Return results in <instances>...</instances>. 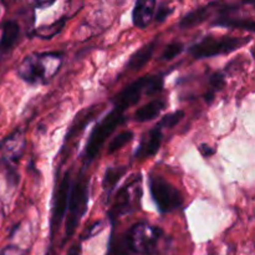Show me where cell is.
Listing matches in <instances>:
<instances>
[{"label":"cell","instance_id":"17","mask_svg":"<svg viewBox=\"0 0 255 255\" xmlns=\"http://www.w3.org/2000/svg\"><path fill=\"white\" fill-rule=\"evenodd\" d=\"M102 111L101 105H95V106L89 107V109H85L77 115V117L75 119L74 124L70 127L69 132H67L66 137H65V143L69 141H71L72 137H75L76 134H79L80 132H82V129L87 126L91 121H94L95 117Z\"/></svg>","mask_w":255,"mask_h":255},{"label":"cell","instance_id":"11","mask_svg":"<svg viewBox=\"0 0 255 255\" xmlns=\"http://www.w3.org/2000/svg\"><path fill=\"white\" fill-rule=\"evenodd\" d=\"M26 138L22 129L16 128L0 142V161L15 164L24 154Z\"/></svg>","mask_w":255,"mask_h":255},{"label":"cell","instance_id":"13","mask_svg":"<svg viewBox=\"0 0 255 255\" xmlns=\"http://www.w3.org/2000/svg\"><path fill=\"white\" fill-rule=\"evenodd\" d=\"M21 36V27L16 20H5L1 25L0 35V57L6 56L12 51Z\"/></svg>","mask_w":255,"mask_h":255},{"label":"cell","instance_id":"1","mask_svg":"<svg viewBox=\"0 0 255 255\" xmlns=\"http://www.w3.org/2000/svg\"><path fill=\"white\" fill-rule=\"evenodd\" d=\"M164 241L161 227L141 221L122 234L111 232L106 255H157Z\"/></svg>","mask_w":255,"mask_h":255},{"label":"cell","instance_id":"15","mask_svg":"<svg viewBox=\"0 0 255 255\" xmlns=\"http://www.w3.org/2000/svg\"><path fill=\"white\" fill-rule=\"evenodd\" d=\"M156 1H137L132 10V22L138 29H146L151 25L156 12Z\"/></svg>","mask_w":255,"mask_h":255},{"label":"cell","instance_id":"5","mask_svg":"<svg viewBox=\"0 0 255 255\" xmlns=\"http://www.w3.org/2000/svg\"><path fill=\"white\" fill-rule=\"evenodd\" d=\"M142 198V174L134 173L128 178V181L116 192L114 202L109 211L106 212V217L112 228L116 222L121 217L127 216L132 212L137 211L141 207Z\"/></svg>","mask_w":255,"mask_h":255},{"label":"cell","instance_id":"2","mask_svg":"<svg viewBox=\"0 0 255 255\" xmlns=\"http://www.w3.org/2000/svg\"><path fill=\"white\" fill-rule=\"evenodd\" d=\"M64 61V52H32L17 66V76L26 84L46 85L54 79Z\"/></svg>","mask_w":255,"mask_h":255},{"label":"cell","instance_id":"6","mask_svg":"<svg viewBox=\"0 0 255 255\" xmlns=\"http://www.w3.org/2000/svg\"><path fill=\"white\" fill-rule=\"evenodd\" d=\"M126 121L127 119L125 116V112L112 109L104 119L97 122L96 126L92 128L91 133H90L84 149V161L86 166L95 161L110 136Z\"/></svg>","mask_w":255,"mask_h":255},{"label":"cell","instance_id":"7","mask_svg":"<svg viewBox=\"0 0 255 255\" xmlns=\"http://www.w3.org/2000/svg\"><path fill=\"white\" fill-rule=\"evenodd\" d=\"M252 41V37H239V36H214L207 35L199 41L194 42L189 46L188 52L197 60L209 59V57L228 55L236 50L246 46Z\"/></svg>","mask_w":255,"mask_h":255},{"label":"cell","instance_id":"8","mask_svg":"<svg viewBox=\"0 0 255 255\" xmlns=\"http://www.w3.org/2000/svg\"><path fill=\"white\" fill-rule=\"evenodd\" d=\"M148 189L152 199L161 214H168L183 206L181 191L159 174H149Z\"/></svg>","mask_w":255,"mask_h":255},{"label":"cell","instance_id":"25","mask_svg":"<svg viewBox=\"0 0 255 255\" xmlns=\"http://www.w3.org/2000/svg\"><path fill=\"white\" fill-rule=\"evenodd\" d=\"M173 11H174V7L168 6L167 4H161L159 5L158 9L156 10V12H154L153 20H156L158 24H161V22L166 21V20L168 19L172 14H173Z\"/></svg>","mask_w":255,"mask_h":255},{"label":"cell","instance_id":"16","mask_svg":"<svg viewBox=\"0 0 255 255\" xmlns=\"http://www.w3.org/2000/svg\"><path fill=\"white\" fill-rule=\"evenodd\" d=\"M126 172L127 166H111L106 168L104 179H102V189H104L106 204L110 203V199H111V196L114 194L117 184L121 181L122 177L126 174Z\"/></svg>","mask_w":255,"mask_h":255},{"label":"cell","instance_id":"19","mask_svg":"<svg viewBox=\"0 0 255 255\" xmlns=\"http://www.w3.org/2000/svg\"><path fill=\"white\" fill-rule=\"evenodd\" d=\"M167 105H168V102L164 99H157L143 105L134 112V121L139 122V124L152 121L161 115V112L166 109Z\"/></svg>","mask_w":255,"mask_h":255},{"label":"cell","instance_id":"12","mask_svg":"<svg viewBox=\"0 0 255 255\" xmlns=\"http://www.w3.org/2000/svg\"><path fill=\"white\" fill-rule=\"evenodd\" d=\"M162 141H163V129L158 125H156L142 136L139 144L133 153V159L144 161V159L156 156L161 148Z\"/></svg>","mask_w":255,"mask_h":255},{"label":"cell","instance_id":"26","mask_svg":"<svg viewBox=\"0 0 255 255\" xmlns=\"http://www.w3.org/2000/svg\"><path fill=\"white\" fill-rule=\"evenodd\" d=\"M0 255H26V253L16 246H7L0 252Z\"/></svg>","mask_w":255,"mask_h":255},{"label":"cell","instance_id":"23","mask_svg":"<svg viewBox=\"0 0 255 255\" xmlns=\"http://www.w3.org/2000/svg\"><path fill=\"white\" fill-rule=\"evenodd\" d=\"M186 46H184L183 42L181 41H173V42H169L164 50L162 51L161 57L159 59L163 60V61H171V60L176 59L177 56L182 54L184 51Z\"/></svg>","mask_w":255,"mask_h":255},{"label":"cell","instance_id":"28","mask_svg":"<svg viewBox=\"0 0 255 255\" xmlns=\"http://www.w3.org/2000/svg\"><path fill=\"white\" fill-rule=\"evenodd\" d=\"M199 151L202 152V154H203L204 157H211L216 153V149L209 147L208 144H201V146H199Z\"/></svg>","mask_w":255,"mask_h":255},{"label":"cell","instance_id":"10","mask_svg":"<svg viewBox=\"0 0 255 255\" xmlns=\"http://www.w3.org/2000/svg\"><path fill=\"white\" fill-rule=\"evenodd\" d=\"M221 7L216 9L214 4V12H217V17L212 21V26L229 27V29H242L254 31L255 22L251 17L238 16L239 5L238 4H219Z\"/></svg>","mask_w":255,"mask_h":255},{"label":"cell","instance_id":"24","mask_svg":"<svg viewBox=\"0 0 255 255\" xmlns=\"http://www.w3.org/2000/svg\"><path fill=\"white\" fill-rule=\"evenodd\" d=\"M226 86V72L216 71L209 77V90L207 92H211L216 96L218 91H221Z\"/></svg>","mask_w":255,"mask_h":255},{"label":"cell","instance_id":"27","mask_svg":"<svg viewBox=\"0 0 255 255\" xmlns=\"http://www.w3.org/2000/svg\"><path fill=\"white\" fill-rule=\"evenodd\" d=\"M104 224H105L104 222H97V223H95L91 228L87 229V231H90V233L87 234V236H85L82 239H85V238L87 239V238H90V237H94L95 234L99 233V232H101L102 229H104Z\"/></svg>","mask_w":255,"mask_h":255},{"label":"cell","instance_id":"4","mask_svg":"<svg viewBox=\"0 0 255 255\" xmlns=\"http://www.w3.org/2000/svg\"><path fill=\"white\" fill-rule=\"evenodd\" d=\"M164 75L156 74L142 76L125 87L111 99L115 110L125 112L129 107L138 104L142 96H152L159 94L164 86Z\"/></svg>","mask_w":255,"mask_h":255},{"label":"cell","instance_id":"21","mask_svg":"<svg viewBox=\"0 0 255 255\" xmlns=\"http://www.w3.org/2000/svg\"><path fill=\"white\" fill-rule=\"evenodd\" d=\"M134 137V133L132 131H124L121 132V133L116 134V136L114 137V138L111 139V142H110L109 144V153H115L116 151H119V149H121L122 147H125L126 144H128L129 142L133 139Z\"/></svg>","mask_w":255,"mask_h":255},{"label":"cell","instance_id":"3","mask_svg":"<svg viewBox=\"0 0 255 255\" xmlns=\"http://www.w3.org/2000/svg\"><path fill=\"white\" fill-rule=\"evenodd\" d=\"M90 198V179L86 173V168H81L74 178H71L69 202L66 211V226H65L64 243L69 241L76 232L82 218L87 212Z\"/></svg>","mask_w":255,"mask_h":255},{"label":"cell","instance_id":"9","mask_svg":"<svg viewBox=\"0 0 255 255\" xmlns=\"http://www.w3.org/2000/svg\"><path fill=\"white\" fill-rule=\"evenodd\" d=\"M70 186H71V169H67L60 181L55 182L54 194L51 202V216H50V233L51 241L59 227L65 219L69 202Z\"/></svg>","mask_w":255,"mask_h":255},{"label":"cell","instance_id":"22","mask_svg":"<svg viewBox=\"0 0 255 255\" xmlns=\"http://www.w3.org/2000/svg\"><path fill=\"white\" fill-rule=\"evenodd\" d=\"M184 117V111L183 110H177V111L169 112V114H166L164 116H162V119L158 121V126L161 127L162 129H169L176 127L179 122L183 120Z\"/></svg>","mask_w":255,"mask_h":255},{"label":"cell","instance_id":"14","mask_svg":"<svg viewBox=\"0 0 255 255\" xmlns=\"http://www.w3.org/2000/svg\"><path fill=\"white\" fill-rule=\"evenodd\" d=\"M157 44H158V37H154L151 41L139 47L136 52L129 56L125 69L129 70V71H139L141 69H143L153 56Z\"/></svg>","mask_w":255,"mask_h":255},{"label":"cell","instance_id":"18","mask_svg":"<svg viewBox=\"0 0 255 255\" xmlns=\"http://www.w3.org/2000/svg\"><path fill=\"white\" fill-rule=\"evenodd\" d=\"M213 11L214 9H212V4L204 5V6H199L197 7V9L191 10V11L187 12V14L179 20L178 26L183 30H188L194 26H198L202 22L206 21L207 19H209V16H211Z\"/></svg>","mask_w":255,"mask_h":255},{"label":"cell","instance_id":"20","mask_svg":"<svg viewBox=\"0 0 255 255\" xmlns=\"http://www.w3.org/2000/svg\"><path fill=\"white\" fill-rule=\"evenodd\" d=\"M66 21H67V17H61V19L51 22V24L42 25V26L37 27V29L34 31V34L36 35L37 37H40V39H44V40L52 39V37L56 36L59 32H61V30L64 29Z\"/></svg>","mask_w":255,"mask_h":255},{"label":"cell","instance_id":"29","mask_svg":"<svg viewBox=\"0 0 255 255\" xmlns=\"http://www.w3.org/2000/svg\"><path fill=\"white\" fill-rule=\"evenodd\" d=\"M66 255H81V244L75 243L74 246L69 249Z\"/></svg>","mask_w":255,"mask_h":255}]
</instances>
